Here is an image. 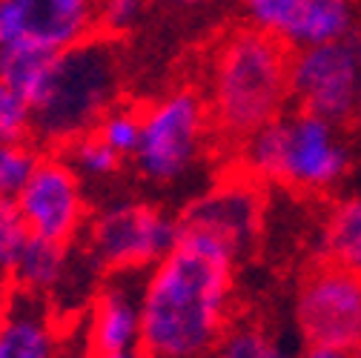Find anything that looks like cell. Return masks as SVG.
Masks as SVG:
<instances>
[{
    "instance_id": "cb8c5ba5",
    "label": "cell",
    "mask_w": 361,
    "mask_h": 358,
    "mask_svg": "<svg viewBox=\"0 0 361 358\" xmlns=\"http://www.w3.org/2000/svg\"><path fill=\"white\" fill-rule=\"evenodd\" d=\"M149 0H98V35L123 37L141 23Z\"/></svg>"
},
{
    "instance_id": "e0dca14e",
    "label": "cell",
    "mask_w": 361,
    "mask_h": 358,
    "mask_svg": "<svg viewBox=\"0 0 361 358\" xmlns=\"http://www.w3.org/2000/svg\"><path fill=\"white\" fill-rule=\"evenodd\" d=\"M49 63L52 52H40L32 47H0V83H6L32 104Z\"/></svg>"
},
{
    "instance_id": "44dd1931",
    "label": "cell",
    "mask_w": 361,
    "mask_h": 358,
    "mask_svg": "<svg viewBox=\"0 0 361 358\" xmlns=\"http://www.w3.org/2000/svg\"><path fill=\"white\" fill-rule=\"evenodd\" d=\"M26 241H29V230L15 201H0V287L12 284V273Z\"/></svg>"
},
{
    "instance_id": "f1b7e54d",
    "label": "cell",
    "mask_w": 361,
    "mask_h": 358,
    "mask_svg": "<svg viewBox=\"0 0 361 358\" xmlns=\"http://www.w3.org/2000/svg\"><path fill=\"white\" fill-rule=\"evenodd\" d=\"M158 4H164L169 9H198V6H207L209 0H158Z\"/></svg>"
},
{
    "instance_id": "7402d4cb",
    "label": "cell",
    "mask_w": 361,
    "mask_h": 358,
    "mask_svg": "<svg viewBox=\"0 0 361 358\" xmlns=\"http://www.w3.org/2000/svg\"><path fill=\"white\" fill-rule=\"evenodd\" d=\"M95 135L115 149L121 158H132L138 149V138H141V109H126V106H115L95 129Z\"/></svg>"
},
{
    "instance_id": "4dcf8cb0",
    "label": "cell",
    "mask_w": 361,
    "mask_h": 358,
    "mask_svg": "<svg viewBox=\"0 0 361 358\" xmlns=\"http://www.w3.org/2000/svg\"><path fill=\"white\" fill-rule=\"evenodd\" d=\"M147 358H172V355H147Z\"/></svg>"
},
{
    "instance_id": "2e32d148",
    "label": "cell",
    "mask_w": 361,
    "mask_h": 358,
    "mask_svg": "<svg viewBox=\"0 0 361 358\" xmlns=\"http://www.w3.org/2000/svg\"><path fill=\"white\" fill-rule=\"evenodd\" d=\"M324 255L361 270V195L333 206L324 227Z\"/></svg>"
},
{
    "instance_id": "1f68e13d",
    "label": "cell",
    "mask_w": 361,
    "mask_h": 358,
    "mask_svg": "<svg viewBox=\"0 0 361 358\" xmlns=\"http://www.w3.org/2000/svg\"><path fill=\"white\" fill-rule=\"evenodd\" d=\"M353 358H361V347H358V350H355V352H353Z\"/></svg>"
},
{
    "instance_id": "4fadbf2b",
    "label": "cell",
    "mask_w": 361,
    "mask_h": 358,
    "mask_svg": "<svg viewBox=\"0 0 361 358\" xmlns=\"http://www.w3.org/2000/svg\"><path fill=\"white\" fill-rule=\"evenodd\" d=\"M66 321L49 301L12 290L6 324L0 330V358H63Z\"/></svg>"
},
{
    "instance_id": "f546056e",
    "label": "cell",
    "mask_w": 361,
    "mask_h": 358,
    "mask_svg": "<svg viewBox=\"0 0 361 358\" xmlns=\"http://www.w3.org/2000/svg\"><path fill=\"white\" fill-rule=\"evenodd\" d=\"M98 358H147L144 350H135V352H121V355H98Z\"/></svg>"
},
{
    "instance_id": "5bb4252c",
    "label": "cell",
    "mask_w": 361,
    "mask_h": 358,
    "mask_svg": "<svg viewBox=\"0 0 361 358\" xmlns=\"http://www.w3.org/2000/svg\"><path fill=\"white\" fill-rule=\"evenodd\" d=\"M72 278V249L69 244H58V241H47V238H35L29 235L18 266L12 273V290L32 295V298H43L52 301L55 295L63 292V287Z\"/></svg>"
},
{
    "instance_id": "6da1fadb",
    "label": "cell",
    "mask_w": 361,
    "mask_h": 358,
    "mask_svg": "<svg viewBox=\"0 0 361 358\" xmlns=\"http://www.w3.org/2000/svg\"><path fill=\"white\" fill-rule=\"evenodd\" d=\"M235 261L212 235L178 223L175 247L141 281V350L209 358L230 324Z\"/></svg>"
},
{
    "instance_id": "30bf717a",
    "label": "cell",
    "mask_w": 361,
    "mask_h": 358,
    "mask_svg": "<svg viewBox=\"0 0 361 358\" xmlns=\"http://www.w3.org/2000/svg\"><path fill=\"white\" fill-rule=\"evenodd\" d=\"M258 184L261 181L235 166L233 175L190 201L178 215V223L212 235L235 258H241L252 252L264 233V195Z\"/></svg>"
},
{
    "instance_id": "277c9868",
    "label": "cell",
    "mask_w": 361,
    "mask_h": 358,
    "mask_svg": "<svg viewBox=\"0 0 361 358\" xmlns=\"http://www.w3.org/2000/svg\"><path fill=\"white\" fill-rule=\"evenodd\" d=\"M350 152L336 126L304 109L284 112L238 144L235 166L261 184L319 195L350 172Z\"/></svg>"
},
{
    "instance_id": "d6986e66",
    "label": "cell",
    "mask_w": 361,
    "mask_h": 358,
    "mask_svg": "<svg viewBox=\"0 0 361 358\" xmlns=\"http://www.w3.org/2000/svg\"><path fill=\"white\" fill-rule=\"evenodd\" d=\"M63 158L72 163V169L80 178H92V181H106V178H112L123 163V158L115 149H109L95 132L72 141L63 149Z\"/></svg>"
},
{
    "instance_id": "3957f363",
    "label": "cell",
    "mask_w": 361,
    "mask_h": 358,
    "mask_svg": "<svg viewBox=\"0 0 361 358\" xmlns=\"http://www.w3.org/2000/svg\"><path fill=\"white\" fill-rule=\"evenodd\" d=\"M123 58L121 43L92 35L55 52L37 95L32 98V138L66 149L72 141L95 132L121 104Z\"/></svg>"
},
{
    "instance_id": "9a60e30c",
    "label": "cell",
    "mask_w": 361,
    "mask_h": 358,
    "mask_svg": "<svg viewBox=\"0 0 361 358\" xmlns=\"http://www.w3.org/2000/svg\"><path fill=\"white\" fill-rule=\"evenodd\" d=\"M355 15H358V0H295L287 47L304 49V47H319V43L347 40L358 23Z\"/></svg>"
},
{
    "instance_id": "ba28073f",
    "label": "cell",
    "mask_w": 361,
    "mask_h": 358,
    "mask_svg": "<svg viewBox=\"0 0 361 358\" xmlns=\"http://www.w3.org/2000/svg\"><path fill=\"white\" fill-rule=\"evenodd\" d=\"M15 206L29 235L58 244H72L89 221L80 175L58 152L37 158L29 181L15 198Z\"/></svg>"
},
{
    "instance_id": "9c48e42d",
    "label": "cell",
    "mask_w": 361,
    "mask_h": 358,
    "mask_svg": "<svg viewBox=\"0 0 361 358\" xmlns=\"http://www.w3.org/2000/svg\"><path fill=\"white\" fill-rule=\"evenodd\" d=\"M355 55L347 40L293 49L290 98L298 109L319 115L333 126H350L355 112Z\"/></svg>"
},
{
    "instance_id": "d4e9b609",
    "label": "cell",
    "mask_w": 361,
    "mask_h": 358,
    "mask_svg": "<svg viewBox=\"0 0 361 358\" xmlns=\"http://www.w3.org/2000/svg\"><path fill=\"white\" fill-rule=\"evenodd\" d=\"M32 138V104L15 89L0 83V141Z\"/></svg>"
},
{
    "instance_id": "83f0119b",
    "label": "cell",
    "mask_w": 361,
    "mask_h": 358,
    "mask_svg": "<svg viewBox=\"0 0 361 358\" xmlns=\"http://www.w3.org/2000/svg\"><path fill=\"white\" fill-rule=\"evenodd\" d=\"M9 304H12V287H0V330H4V324H6Z\"/></svg>"
},
{
    "instance_id": "5b68a950",
    "label": "cell",
    "mask_w": 361,
    "mask_h": 358,
    "mask_svg": "<svg viewBox=\"0 0 361 358\" xmlns=\"http://www.w3.org/2000/svg\"><path fill=\"white\" fill-rule=\"evenodd\" d=\"M212 118L198 89L178 86L141 109V138L132 161L152 184H175L204 158Z\"/></svg>"
},
{
    "instance_id": "484cf974",
    "label": "cell",
    "mask_w": 361,
    "mask_h": 358,
    "mask_svg": "<svg viewBox=\"0 0 361 358\" xmlns=\"http://www.w3.org/2000/svg\"><path fill=\"white\" fill-rule=\"evenodd\" d=\"M350 47H353V55H355V75H358V83H355V112H353L350 129H355L361 135V23H355V29L350 32Z\"/></svg>"
},
{
    "instance_id": "603a6c76",
    "label": "cell",
    "mask_w": 361,
    "mask_h": 358,
    "mask_svg": "<svg viewBox=\"0 0 361 358\" xmlns=\"http://www.w3.org/2000/svg\"><path fill=\"white\" fill-rule=\"evenodd\" d=\"M241 9L250 26L287 43V32L295 15V0H241Z\"/></svg>"
},
{
    "instance_id": "ffe728a7",
    "label": "cell",
    "mask_w": 361,
    "mask_h": 358,
    "mask_svg": "<svg viewBox=\"0 0 361 358\" xmlns=\"http://www.w3.org/2000/svg\"><path fill=\"white\" fill-rule=\"evenodd\" d=\"M32 141H0V201H15L37 163Z\"/></svg>"
},
{
    "instance_id": "7a4b0ae2",
    "label": "cell",
    "mask_w": 361,
    "mask_h": 358,
    "mask_svg": "<svg viewBox=\"0 0 361 358\" xmlns=\"http://www.w3.org/2000/svg\"><path fill=\"white\" fill-rule=\"evenodd\" d=\"M290 55L287 43L250 23L230 29L209 49L204 101L218 138L238 147L255 129L284 115Z\"/></svg>"
},
{
    "instance_id": "7c38bea8",
    "label": "cell",
    "mask_w": 361,
    "mask_h": 358,
    "mask_svg": "<svg viewBox=\"0 0 361 358\" xmlns=\"http://www.w3.org/2000/svg\"><path fill=\"white\" fill-rule=\"evenodd\" d=\"M141 350V281L132 273L106 278L89 301L83 324V358Z\"/></svg>"
},
{
    "instance_id": "4316f807",
    "label": "cell",
    "mask_w": 361,
    "mask_h": 358,
    "mask_svg": "<svg viewBox=\"0 0 361 358\" xmlns=\"http://www.w3.org/2000/svg\"><path fill=\"white\" fill-rule=\"evenodd\" d=\"M301 358H353V352L333 350V347H307V352Z\"/></svg>"
},
{
    "instance_id": "8fae6325",
    "label": "cell",
    "mask_w": 361,
    "mask_h": 358,
    "mask_svg": "<svg viewBox=\"0 0 361 358\" xmlns=\"http://www.w3.org/2000/svg\"><path fill=\"white\" fill-rule=\"evenodd\" d=\"M98 35V0H0V47L63 52Z\"/></svg>"
},
{
    "instance_id": "ac0fdd59",
    "label": "cell",
    "mask_w": 361,
    "mask_h": 358,
    "mask_svg": "<svg viewBox=\"0 0 361 358\" xmlns=\"http://www.w3.org/2000/svg\"><path fill=\"white\" fill-rule=\"evenodd\" d=\"M276 341L255 321H230L215 341L209 358H273Z\"/></svg>"
},
{
    "instance_id": "8992f818",
    "label": "cell",
    "mask_w": 361,
    "mask_h": 358,
    "mask_svg": "<svg viewBox=\"0 0 361 358\" xmlns=\"http://www.w3.org/2000/svg\"><path fill=\"white\" fill-rule=\"evenodd\" d=\"M178 218L141 201L109 204L86 221V255L106 276H141L175 247Z\"/></svg>"
},
{
    "instance_id": "52a82bcc",
    "label": "cell",
    "mask_w": 361,
    "mask_h": 358,
    "mask_svg": "<svg viewBox=\"0 0 361 358\" xmlns=\"http://www.w3.org/2000/svg\"><path fill=\"white\" fill-rule=\"evenodd\" d=\"M295 324L310 347L355 352L361 347V270L327 255L312 264L298 281Z\"/></svg>"
}]
</instances>
